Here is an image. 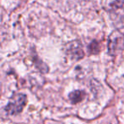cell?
I'll list each match as a JSON object with an SVG mask.
<instances>
[{"label": "cell", "instance_id": "cell-3", "mask_svg": "<svg viewBox=\"0 0 124 124\" xmlns=\"http://www.w3.org/2000/svg\"><path fill=\"white\" fill-rule=\"evenodd\" d=\"M66 54L71 59L74 60H78L82 59L84 55L83 48L79 42H72L70 43L67 46Z\"/></svg>", "mask_w": 124, "mask_h": 124}, {"label": "cell", "instance_id": "cell-4", "mask_svg": "<svg viewBox=\"0 0 124 124\" xmlns=\"http://www.w3.org/2000/svg\"><path fill=\"white\" fill-rule=\"evenodd\" d=\"M85 96V93L81 90H76V91L71 92L69 94V100H71V103L77 104L81 102L83 100Z\"/></svg>", "mask_w": 124, "mask_h": 124}, {"label": "cell", "instance_id": "cell-5", "mask_svg": "<svg viewBox=\"0 0 124 124\" xmlns=\"http://www.w3.org/2000/svg\"><path fill=\"white\" fill-rule=\"evenodd\" d=\"M44 124H60V123H58L57 122H54V121H52V120H46L44 122Z\"/></svg>", "mask_w": 124, "mask_h": 124}, {"label": "cell", "instance_id": "cell-2", "mask_svg": "<svg viewBox=\"0 0 124 124\" xmlns=\"http://www.w3.org/2000/svg\"><path fill=\"white\" fill-rule=\"evenodd\" d=\"M26 96L23 93H16L11 97L5 110L9 115H17L21 113L26 105Z\"/></svg>", "mask_w": 124, "mask_h": 124}, {"label": "cell", "instance_id": "cell-1", "mask_svg": "<svg viewBox=\"0 0 124 124\" xmlns=\"http://www.w3.org/2000/svg\"><path fill=\"white\" fill-rule=\"evenodd\" d=\"M124 49V34L121 31H112L108 38V52L111 56L119 54Z\"/></svg>", "mask_w": 124, "mask_h": 124}]
</instances>
